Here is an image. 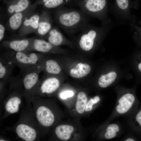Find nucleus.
<instances>
[{
  "mask_svg": "<svg viewBox=\"0 0 141 141\" xmlns=\"http://www.w3.org/2000/svg\"><path fill=\"white\" fill-rule=\"evenodd\" d=\"M40 82L39 89L40 92L43 93H52L58 89L60 85L58 79L54 77L45 79L41 83Z\"/></svg>",
  "mask_w": 141,
  "mask_h": 141,
  "instance_id": "nucleus-18",
  "label": "nucleus"
},
{
  "mask_svg": "<svg viewBox=\"0 0 141 141\" xmlns=\"http://www.w3.org/2000/svg\"><path fill=\"white\" fill-rule=\"evenodd\" d=\"M74 92L71 91H67L62 92L60 95V97L62 99H66L68 98L72 97Z\"/></svg>",
  "mask_w": 141,
  "mask_h": 141,
  "instance_id": "nucleus-31",
  "label": "nucleus"
},
{
  "mask_svg": "<svg viewBox=\"0 0 141 141\" xmlns=\"http://www.w3.org/2000/svg\"><path fill=\"white\" fill-rule=\"evenodd\" d=\"M56 46L42 39L32 38L29 51H35L44 54L56 50Z\"/></svg>",
  "mask_w": 141,
  "mask_h": 141,
  "instance_id": "nucleus-16",
  "label": "nucleus"
},
{
  "mask_svg": "<svg viewBox=\"0 0 141 141\" xmlns=\"http://www.w3.org/2000/svg\"><path fill=\"white\" fill-rule=\"evenodd\" d=\"M137 137L133 134L130 133L122 139V140L125 141H135L138 140Z\"/></svg>",
  "mask_w": 141,
  "mask_h": 141,
  "instance_id": "nucleus-30",
  "label": "nucleus"
},
{
  "mask_svg": "<svg viewBox=\"0 0 141 141\" xmlns=\"http://www.w3.org/2000/svg\"><path fill=\"white\" fill-rule=\"evenodd\" d=\"M87 102V98L86 94L80 92L78 95L75 108L77 112L80 114L83 113L85 111L86 104Z\"/></svg>",
  "mask_w": 141,
  "mask_h": 141,
  "instance_id": "nucleus-26",
  "label": "nucleus"
},
{
  "mask_svg": "<svg viewBox=\"0 0 141 141\" xmlns=\"http://www.w3.org/2000/svg\"><path fill=\"white\" fill-rule=\"evenodd\" d=\"M105 123L103 133V138L111 139L120 136L124 132L122 125L117 122Z\"/></svg>",
  "mask_w": 141,
  "mask_h": 141,
  "instance_id": "nucleus-14",
  "label": "nucleus"
},
{
  "mask_svg": "<svg viewBox=\"0 0 141 141\" xmlns=\"http://www.w3.org/2000/svg\"><path fill=\"white\" fill-rule=\"evenodd\" d=\"M100 101V97L97 96L90 98L86 104L85 111L86 112L91 111L93 109L94 105L98 103Z\"/></svg>",
  "mask_w": 141,
  "mask_h": 141,
  "instance_id": "nucleus-29",
  "label": "nucleus"
},
{
  "mask_svg": "<svg viewBox=\"0 0 141 141\" xmlns=\"http://www.w3.org/2000/svg\"><path fill=\"white\" fill-rule=\"evenodd\" d=\"M89 17L80 10L63 6L56 9L54 19L57 24L66 33L80 32L89 23Z\"/></svg>",
  "mask_w": 141,
  "mask_h": 141,
  "instance_id": "nucleus-1",
  "label": "nucleus"
},
{
  "mask_svg": "<svg viewBox=\"0 0 141 141\" xmlns=\"http://www.w3.org/2000/svg\"><path fill=\"white\" fill-rule=\"evenodd\" d=\"M138 68L139 70L141 73V61L139 63L138 66Z\"/></svg>",
  "mask_w": 141,
  "mask_h": 141,
  "instance_id": "nucleus-34",
  "label": "nucleus"
},
{
  "mask_svg": "<svg viewBox=\"0 0 141 141\" xmlns=\"http://www.w3.org/2000/svg\"><path fill=\"white\" fill-rule=\"evenodd\" d=\"M37 4L35 2L26 10L15 13L10 15L8 20L10 28L13 30H17L20 28L25 18L33 13Z\"/></svg>",
  "mask_w": 141,
  "mask_h": 141,
  "instance_id": "nucleus-9",
  "label": "nucleus"
},
{
  "mask_svg": "<svg viewBox=\"0 0 141 141\" xmlns=\"http://www.w3.org/2000/svg\"><path fill=\"white\" fill-rule=\"evenodd\" d=\"M49 0H37L36 2L37 4H40L43 5L45 3Z\"/></svg>",
  "mask_w": 141,
  "mask_h": 141,
  "instance_id": "nucleus-33",
  "label": "nucleus"
},
{
  "mask_svg": "<svg viewBox=\"0 0 141 141\" xmlns=\"http://www.w3.org/2000/svg\"><path fill=\"white\" fill-rule=\"evenodd\" d=\"M32 38H23L4 41L2 45L9 50L15 52L29 51Z\"/></svg>",
  "mask_w": 141,
  "mask_h": 141,
  "instance_id": "nucleus-10",
  "label": "nucleus"
},
{
  "mask_svg": "<svg viewBox=\"0 0 141 141\" xmlns=\"http://www.w3.org/2000/svg\"><path fill=\"white\" fill-rule=\"evenodd\" d=\"M71 0H49L43 5L46 10L57 9L68 3Z\"/></svg>",
  "mask_w": 141,
  "mask_h": 141,
  "instance_id": "nucleus-27",
  "label": "nucleus"
},
{
  "mask_svg": "<svg viewBox=\"0 0 141 141\" xmlns=\"http://www.w3.org/2000/svg\"><path fill=\"white\" fill-rule=\"evenodd\" d=\"M5 31L4 26L2 24H0V41H1L3 39Z\"/></svg>",
  "mask_w": 141,
  "mask_h": 141,
  "instance_id": "nucleus-32",
  "label": "nucleus"
},
{
  "mask_svg": "<svg viewBox=\"0 0 141 141\" xmlns=\"http://www.w3.org/2000/svg\"><path fill=\"white\" fill-rule=\"evenodd\" d=\"M18 136L26 141H33L36 139L37 133L35 130L25 124L18 125L16 128Z\"/></svg>",
  "mask_w": 141,
  "mask_h": 141,
  "instance_id": "nucleus-19",
  "label": "nucleus"
},
{
  "mask_svg": "<svg viewBox=\"0 0 141 141\" xmlns=\"http://www.w3.org/2000/svg\"><path fill=\"white\" fill-rule=\"evenodd\" d=\"M3 0L5 2H6V1H7V0Z\"/></svg>",
  "mask_w": 141,
  "mask_h": 141,
  "instance_id": "nucleus-36",
  "label": "nucleus"
},
{
  "mask_svg": "<svg viewBox=\"0 0 141 141\" xmlns=\"http://www.w3.org/2000/svg\"><path fill=\"white\" fill-rule=\"evenodd\" d=\"M91 70V67L88 64L79 63L75 68L70 70V74L73 78H80L86 75L89 73Z\"/></svg>",
  "mask_w": 141,
  "mask_h": 141,
  "instance_id": "nucleus-23",
  "label": "nucleus"
},
{
  "mask_svg": "<svg viewBox=\"0 0 141 141\" xmlns=\"http://www.w3.org/2000/svg\"><path fill=\"white\" fill-rule=\"evenodd\" d=\"M114 26L113 23L107 25H101L97 27L89 23L80 32L78 45L83 50L88 51L93 48L98 40L104 37Z\"/></svg>",
  "mask_w": 141,
  "mask_h": 141,
  "instance_id": "nucleus-2",
  "label": "nucleus"
},
{
  "mask_svg": "<svg viewBox=\"0 0 141 141\" xmlns=\"http://www.w3.org/2000/svg\"><path fill=\"white\" fill-rule=\"evenodd\" d=\"M78 5L84 13L97 19L102 25L113 23L108 15V0H80Z\"/></svg>",
  "mask_w": 141,
  "mask_h": 141,
  "instance_id": "nucleus-4",
  "label": "nucleus"
},
{
  "mask_svg": "<svg viewBox=\"0 0 141 141\" xmlns=\"http://www.w3.org/2000/svg\"><path fill=\"white\" fill-rule=\"evenodd\" d=\"M21 100L19 97L14 96L10 98L6 103L5 108L8 112L14 113L17 112Z\"/></svg>",
  "mask_w": 141,
  "mask_h": 141,
  "instance_id": "nucleus-25",
  "label": "nucleus"
},
{
  "mask_svg": "<svg viewBox=\"0 0 141 141\" xmlns=\"http://www.w3.org/2000/svg\"><path fill=\"white\" fill-rule=\"evenodd\" d=\"M138 24L140 25H141V20L138 21Z\"/></svg>",
  "mask_w": 141,
  "mask_h": 141,
  "instance_id": "nucleus-35",
  "label": "nucleus"
},
{
  "mask_svg": "<svg viewBox=\"0 0 141 141\" xmlns=\"http://www.w3.org/2000/svg\"><path fill=\"white\" fill-rule=\"evenodd\" d=\"M6 2L7 13L10 15L24 11L32 5L29 0H10Z\"/></svg>",
  "mask_w": 141,
  "mask_h": 141,
  "instance_id": "nucleus-17",
  "label": "nucleus"
},
{
  "mask_svg": "<svg viewBox=\"0 0 141 141\" xmlns=\"http://www.w3.org/2000/svg\"><path fill=\"white\" fill-rule=\"evenodd\" d=\"M15 65L14 63L3 53L0 57V79L6 80L10 77Z\"/></svg>",
  "mask_w": 141,
  "mask_h": 141,
  "instance_id": "nucleus-15",
  "label": "nucleus"
},
{
  "mask_svg": "<svg viewBox=\"0 0 141 141\" xmlns=\"http://www.w3.org/2000/svg\"><path fill=\"white\" fill-rule=\"evenodd\" d=\"M45 37L48 41L54 45L58 46L66 42V39L56 27H53Z\"/></svg>",
  "mask_w": 141,
  "mask_h": 141,
  "instance_id": "nucleus-21",
  "label": "nucleus"
},
{
  "mask_svg": "<svg viewBox=\"0 0 141 141\" xmlns=\"http://www.w3.org/2000/svg\"><path fill=\"white\" fill-rule=\"evenodd\" d=\"M128 25L133 31L134 38L141 43V26L134 23L130 24Z\"/></svg>",
  "mask_w": 141,
  "mask_h": 141,
  "instance_id": "nucleus-28",
  "label": "nucleus"
},
{
  "mask_svg": "<svg viewBox=\"0 0 141 141\" xmlns=\"http://www.w3.org/2000/svg\"><path fill=\"white\" fill-rule=\"evenodd\" d=\"M21 71L22 73L18 79L25 90L28 91L35 89L39 83V74L42 71L39 63L31 68Z\"/></svg>",
  "mask_w": 141,
  "mask_h": 141,
  "instance_id": "nucleus-7",
  "label": "nucleus"
},
{
  "mask_svg": "<svg viewBox=\"0 0 141 141\" xmlns=\"http://www.w3.org/2000/svg\"><path fill=\"white\" fill-rule=\"evenodd\" d=\"M74 131L73 127L68 125H61L58 126L55 130V133L60 139L66 141L70 138Z\"/></svg>",
  "mask_w": 141,
  "mask_h": 141,
  "instance_id": "nucleus-22",
  "label": "nucleus"
},
{
  "mask_svg": "<svg viewBox=\"0 0 141 141\" xmlns=\"http://www.w3.org/2000/svg\"><path fill=\"white\" fill-rule=\"evenodd\" d=\"M42 71L51 74H59L61 71V68L56 61L52 59L46 60L44 57L39 63Z\"/></svg>",
  "mask_w": 141,
  "mask_h": 141,
  "instance_id": "nucleus-20",
  "label": "nucleus"
},
{
  "mask_svg": "<svg viewBox=\"0 0 141 141\" xmlns=\"http://www.w3.org/2000/svg\"><path fill=\"white\" fill-rule=\"evenodd\" d=\"M30 52H15L9 50L3 54L22 71L37 64L44 57L43 53Z\"/></svg>",
  "mask_w": 141,
  "mask_h": 141,
  "instance_id": "nucleus-5",
  "label": "nucleus"
},
{
  "mask_svg": "<svg viewBox=\"0 0 141 141\" xmlns=\"http://www.w3.org/2000/svg\"><path fill=\"white\" fill-rule=\"evenodd\" d=\"M53 26L51 16L47 11H44L40 16L38 28L36 31L37 34L41 37H45Z\"/></svg>",
  "mask_w": 141,
  "mask_h": 141,
  "instance_id": "nucleus-13",
  "label": "nucleus"
},
{
  "mask_svg": "<svg viewBox=\"0 0 141 141\" xmlns=\"http://www.w3.org/2000/svg\"><path fill=\"white\" fill-rule=\"evenodd\" d=\"M116 77V74L114 72H110L107 74L101 75L98 80V85L102 88H106L114 82Z\"/></svg>",
  "mask_w": 141,
  "mask_h": 141,
  "instance_id": "nucleus-24",
  "label": "nucleus"
},
{
  "mask_svg": "<svg viewBox=\"0 0 141 141\" xmlns=\"http://www.w3.org/2000/svg\"><path fill=\"white\" fill-rule=\"evenodd\" d=\"M40 17L38 14L33 13L26 17L20 28V34L24 36L36 31L38 26Z\"/></svg>",
  "mask_w": 141,
  "mask_h": 141,
  "instance_id": "nucleus-8",
  "label": "nucleus"
},
{
  "mask_svg": "<svg viewBox=\"0 0 141 141\" xmlns=\"http://www.w3.org/2000/svg\"><path fill=\"white\" fill-rule=\"evenodd\" d=\"M135 3L131 0H115L109 11L113 14L116 22L118 24H135L137 17L131 12V9H137Z\"/></svg>",
  "mask_w": 141,
  "mask_h": 141,
  "instance_id": "nucleus-6",
  "label": "nucleus"
},
{
  "mask_svg": "<svg viewBox=\"0 0 141 141\" xmlns=\"http://www.w3.org/2000/svg\"><path fill=\"white\" fill-rule=\"evenodd\" d=\"M140 103L136 95L131 92H126L118 96L114 108L105 123L122 116H128L135 112Z\"/></svg>",
  "mask_w": 141,
  "mask_h": 141,
  "instance_id": "nucleus-3",
  "label": "nucleus"
},
{
  "mask_svg": "<svg viewBox=\"0 0 141 141\" xmlns=\"http://www.w3.org/2000/svg\"><path fill=\"white\" fill-rule=\"evenodd\" d=\"M127 117L128 126L130 132L141 138V106Z\"/></svg>",
  "mask_w": 141,
  "mask_h": 141,
  "instance_id": "nucleus-11",
  "label": "nucleus"
},
{
  "mask_svg": "<svg viewBox=\"0 0 141 141\" xmlns=\"http://www.w3.org/2000/svg\"><path fill=\"white\" fill-rule=\"evenodd\" d=\"M36 116L39 122L44 126H51L54 121L55 117L52 112L44 106H41L38 108L36 112Z\"/></svg>",
  "mask_w": 141,
  "mask_h": 141,
  "instance_id": "nucleus-12",
  "label": "nucleus"
}]
</instances>
